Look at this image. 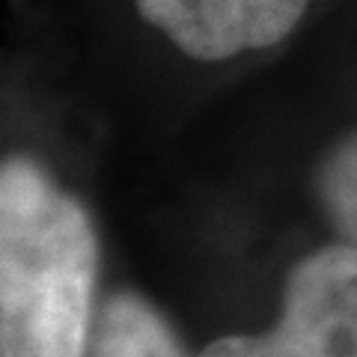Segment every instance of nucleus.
<instances>
[{"instance_id": "1", "label": "nucleus", "mask_w": 357, "mask_h": 357, "mask_svg": "<svg viewBox=\"0 0 357 357\" xmlns=\"http://www.w3.org/2000/svg\"><path fill=\"white\" fill-rule=\"evenodd\" d=\"M98 277L86 208L30 158L0 170V357H84Z\"/></svg>"}, {"instance_id": "2", "label": "nucleus", "mask_w": 357, "mask_h": 357, "mask_svg": "<svg viewBox=\"0 0 357 357\" xmlns=\"http://www.w3.org/2000/svg\"><path fill=\"white\" fill-rule=\"evenodd\" d=\"M199 357H357V248L328 244L292 265L283 310L265 333H232Z\"/></svg>"}, {"instance_id": "3", "label": "nucleus", "mask_w": 357, "mask_h": 357, "mask_svg": "<svg viewBox=\"0 0 357 357\" xmlns=\"http://www.w3.org/2000/svg\"><path fill=\"white\" fill-rule=\"evenodd\" d=\"M307 9L310 0H134L143 24L199 63L274 48L298 30Z\"/></svg>"}, {"instance_id": "4", "label": "nucleus", "mask_w": 357, "mask_h": 357, "mask_svg": "<svg viewBox=\"0 0 357 357\" xmlns=\"http://www.w3.org/2000/svg\"><path fill=\"white\" fill-rule=\"evenodd\" d=\"M93 357H188L158 310L134 292L105 301L93 337Z\"/></svg>"}, {"instance_id": "5", "label": "nucleus", "mask_w": 357, "mask_h": 357, "mask_svg": "<svg viewBox=\"0 0 357 357\" xmlns=\"http://www.w3.org/2000/svg\"><path fill=\"white\" fill-rule=\"evenodd\" d=\"M319 199L337 236L357 248V131H351L321 164Z\"/></svg>"}]
</instances>
